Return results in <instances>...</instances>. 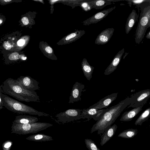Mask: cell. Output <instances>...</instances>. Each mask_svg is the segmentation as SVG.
Instances as JSON below:
<instances>
[{
	"label": "cell",
	"mask_w": 150,
	"mask_h": 150,
	"mask_svg": "<svg viewBox=\"0 0 150 150\" xmlns=\"http://www.w3.org/2000/svg\"><path fill=\"white\" fill-rule=\"evenodd\" d=\"M118 93H115L105 97L100 100L96 103L91 106L88 108L98 109L107 108L108 106L116 98Z\"/></svg>",
	"instance_id": "cell-12"
},
{
	"label": "cell",
	"mask_w": 150,
	"mask_h": 150,
	"mask_svg": "<svg viewBox=\"0 0 150 150\" xmlns=\"http://www.w3.org/2000/svg\"><path fill=\"white\" fill-rule=\"evenodd\" d=\"M107 109H98L94 108H88L82 109L81 115V119L87 118L89 120L91 118L97 121L100 117Z\"/></svg>",
	"instance_id": "cell-9"
},
{
	"label": "cell",
	"mask_w": 150,
	"mask_h": 150,
	"mask_svg": "<svg viewBox=\"0 0 150 150\" xmlns=\"http://www.w3.org/2000/svg\"><path fill=\"white\" fill-rule=\"evenodd\" d=\"M46 51L48 53H51L52 52V48L49 46L46 47L45 48Z\"/></svg>",
	"instance_id": "cell-32"
},
{
	"label": "cell",
	"mask_w": 150,
	"mask_h": 150,
	"mask_svg": "<svg viewBox=\"0 0 150 150\" xmlns=\"http://www.w3.org/2000/svg\"><path fill=\"white\" fill-rule=\"evenodd\" d=\"M17 45L19 46H22L25 43V41L22 39H20L17 42Z\"/></svg>",
	"instance_id": "cell-31"
},
{
	"label": "cell",
	"mask_w": 150,
	"mask_h": 150,
	"mask_svg": "<svg viewBox=\"0 0 150 150\" xmlns=\"http://www.w3.org/2000/svg\"><path fill=\"white\" fill-rule=\"evenodd\" d=\"M16 80L23 88L29 91H35L39 88L38 81L29 76H21Z\"/></svg>",
	"instance_id": "cell-8"
},
{
	"label": "cell",
	"mask_w": 150,
	"mask_h": 150,
	"mask_svg": "<svg viewBox=\"0 0 150 150\" xmlns=\"http://www.w3.org/2000/svg\"><path fill=\"white\" fill-rule=\"evenodd\" d=\"M3 46L4 48L6 50H9L11 47V45L8 42L5 41L3 44Z\"/></svg>",
	"instance_id": "cell-29"
},
{
	"label": "cell",
	"mask_w": 150,
	"mask_h": 150,
	"mask_svg": "<svg viewBox=\"0 0 150 150\" xmlns=\"http://www.w3.org/2000/svg\"><path fill=\"white\" fill-rule=\"evenodd\" d=\"M21 56L17 52H14L10 54L8 57L9 59L11 61H16L20 58Z\"/></svg>",
	"instance_id": "cell-27"
},
{
	"label": "cell",
	"mask_w": 150,
	"mask_h": 150,
	"mask_svg": "<svg viewBox=\"0 0 150 150\" xmlns=\"http://www.w3.org/2000/svg\"><path fill=\"white\" fill-rule=\"evenodd\" d=\"M82 110L78 109H69L57 114L55 117L59 122L65 123L81 119Z\"/></svg>",
	"instance_id": "cell-6"
},
{
	"label": "cell",
	"mask_w": 150,
	"mask_h": 150,
	"mask_svg": "<svg viewBox=\"0 0 150 150\" xmlns=\"http://www.w3.org/2000/svg\"><path fill=\"white\" fill-rule=\"evenodd\" d=\"M115 8V6L105 9L99 12L83 21L84 25L88 26L91 24L96 23L106 17L108 14Z\"/></svg>",
	"instance_id": "cell-10"
},
{
	"label": "cell",
	"mask_w": 150,
	"mask_h": 150,
	"mask_svg": "<svg viewBox=\"0 0 150 150\" xmlns=\"http://www.w3.org/2000/svg\"><path fill=\"white\" fill-rule=\"evenodd\" d=\"M81 65L82 69L85 76L88 80L90 81L92 77V74L94 67L89 64L85 58L83 59Z\"/></svg>",
	"instance_id": "cell-18"
},
{
	"label": "cell",
	"mask_w": 150,
	"mask_h": 150,
	"mask_svg": "<svg viewBox=\"0 0 150 150\" xmlns=\"http://www.w3.org/2000/svg\"><path fill=\"white\" fill-rule=\"evenodd\" d=\"M138 132L137 129H129L120 133L118 137L124 138H132L135 136Z\"/></svg>",
	"instance_id": "cell-23"
},
{
	"label": "cell",
	"mask_w": 150,
	"mask_h": 150,
	"mask_svg": "<svg viewBox=\"0 0 150 150\" xmlns=\"http://www.w3.org/2000/svg\"><path fill=\"white\" fill-rule=\"evenodd\" d=\"M91 0H81L78 4V6H80L85 11H88L92 8L91 4L90 3Z\"/></svg>",
	"instance_id": "cell-25"
},
{
	"label": "cell",
	"mask_w": 150,
	"mask_h": 150,
	"mask_svg": "<svg viewBox=\"0 0 150 150\" xmlns=\"http://www.w3.org/2000/svg\"><path fill=\"white\" fill-rule=\"evenodd\" d=\"M116 1L110 0H91L90 3L92 7V8L96 9H101L106 6L110 5L112 2Z\"/></svg>",
	"instance_id": "cell-22"
},
{
	"label": "cell",
	"mask_w": 150,
	"mask_h": 150,
	"mask_svg": "<svg viewBox=\"0 0 150 150\" xmlns=\"http://www.w3.org/2000/svg\"><path fill=\"white\" fill-rule=\"evenodd\" d=\"M1 86L4 93L19 100L27 102H40L39 97L36 92L25 89L16 79L8 78L4 81Z\"/></svg>",
	"instance_id": "cell-2"
},
{
	"label": "cell",
	"mask_w": 150,
	"mask_h": 150,
	"mask_svg": "<svg viewBox=\"0 0 150 150\" xmlns=\"http://www.w3.org/2000/svg\"><path fill=\"white\" fill-rule=\"evenodd\" d=\"M146 38L148 39H150V31L147 34Z\"/></svg>",
	"instance_id": "cell-35"
},
{
	"label": "cell",
	"mask_w": 150,
	"mask_h": 150,
	"mask_svg": "<svg viewBox=\"0 0 150 150\" xmlns=\"http://www.w3.org/2000/svg\"><path fill=\"white\" fill-rule=\"evenodd\" d=\"M150 27V20L149 21V23L148 24V25L147 26L146 28V30H147V29L148 28H149Z\"/></svg>",
	"instance_id": "cell-36"
},
{
	"label": "cell",
	"mask_w": 150,
	"mask_h": 150,
	"mask_svg": "<svg viewBox=\"0 0 150 150\" xmlns=\"http://www.w3.org/2000/svg\"><path fill=\"white\" fill-rule=\"evenodd\" d=\"M85 87L84 85L76 82L73 85L69 98V103H74L81 100V96Z\"/></svg>",
	"instance_id": "cell-11"
},
{
	"label": "cell",
	"mask_w": 150,
	"mask_h": 150,
	"mask_svg": "<svg viewBox=\"0 0 150 150\" xmlns=\"http://www.w3.org/2000/svg\"><path fill=\"white\" fill-rule=\"evenodd\" d=\"M150 116V107L146 109L140 115L135 121L136 125H141L142 123L147 120Z\"/></svg>",
	"instance_id": "cell-24"
},
{
	"label": "cell",
	"mask_w": 150,
	"mask_h": 150,
	"mask_svg": "<svg viewBox=\"0 0 150 150\" xmlns=\"http://www.w3.org/2000/svg\"><path fill=\"white\" fill-rule=\"evenodd\" d=\"M9 38V39H10V38H10V37H9V38Z\"/></svg>",
	"instance_id": "cell-40"
},
{
	"label": "cell",
	"mask_w": 150,
	"mask_h": 150,
	"mask_svg": "<svg viewBox=\"0 0 150 150\" xmlns=\"http://www.w3.org/2000/svg\"><path fill=\"white\" fill-rule=\"evenodd\" d=\"M124 48H123L119 51L115 56L110 64L105 70V75H108L110 74L116 69L124 52Z\"/></svg>",
	"instance_id": "cell-14"
},
{
	"label": "cell",
	"mask_w": 150,
	"mask_h": 150,
	"mask_svg": "<svg viewBox=\"0 0 150 150\" xmlns=\"http://www.w3.org/2000/svg\"><path fill=\"white\" fill-rule=\"evenodd\" d=\"M53 124L46 122H35L26 124L13 122L11 133L18 134H27L36 133L52 126Z\"/></svg>",
	"instance_id": "cell-4"
},
{
	"label": "cell",
	"mask_w": 150,
	"mask_h": 150,
	"mask_svg": "<svg viewBox=\"0 0 150 150\" xmlns=\"http://www.w3.org/2000/svg\"><path fill=\"white\" fill-rule=\"evenodd\" d=\"M38 121L36 117L27 115H19L16 116L13 122L21 124H26L36 122Z\"/></svg>",
	"instance_id": "cell-20"
},
{
	"label": "cell",
	"mask_w": 150,
	"mask_h": 150,
	"mask_svg": "<svg viewBox=\"0 0 150 150\" xmlns=\"http://www.w3.org/2000/svg\"><path fill=\"white\" fill-rule=\"evenodd\" d=\"M131 97H127L117 104L107 109L99 119L92 126L91 133L98 131L97 134H103L111 126L123 110L131 103Z\"/></svg>",
	"instance_id": "cell-1"
},
{
	"label": "cell",
	"mask_w": 150,
	"mask_h": 150,
	"mask_svg": "<svg viewBox=\"0 0 150 150\" xmlns=\"http://www.w3.org/2000/svg\"><path fill=\"white\" fill-rule=\"evenodd\" d=\"M117 126L114 124L107 129L102 135L100 144L103 146L114 136L117 128Z\"/></svg>",
	"instance_id": "cell-16"
},
{
	"label": "cell",
	"mask_w": 150,
	"mask_h": 150,
	"mask_svg": "<svg viewBox=\"0 0 150 150\" xmlns=\"http://www.w3.org/2000/svg\"><path fill=\"white\" fill-rule=\"evenodd\" d=\"M138 17V15L136 11L133 9L127 19L125 25V31L126 34H128L132 29L137 20Z\"/></svg>",
	"instance_id": "cell-19"
},
{
	"label": "cell",
	"mask_w": 150,
	"mask_h": 150,
	"mask_svg": "<svg viewBox=\"0 0 150 150\" xmlns=\"http://www.w3.org/2000/svg\"><path fill=\"white\" fill-rule=\"evenodd\" d=\"M12 142L10 141H8L3 144L2 145L3 150H9L12 145Z\"/></svg>",
	"instance_id": "cell-28"
},
{
	"label": "cell",
	"mask_w": 150,
	"mask_h": 150,
	"mask_svg": "<svg viewBox=\"0 0 150 150\" xmlns=\"http://www.w3.org/2000/svg\"><path fill=\"white\" fill-rule=\"evenodd\" d=\"M133 3L135 4H138L142 3L143 2L145 1V0H133L132 1Z\"/></svg>",
	"instance_id": "cell-33"
},
{
	"label": "cell",
	"mask_w": 150,
	"mask_h": 150,
	"mask_svg": "<svg viewBox=\"0 0 150 150\" xmlns=\"http://www.w3.org/2000/svg\"><path fill=\"white\" fill-rule=\"evenodd\" d=\"M14 38H13V40H14Z\"/></svg>",
	"instance_id": "cell-39"
},
{
	"label": "cell",
	"mask_w": 150,
	"mask_h": 150,
	"mask_svg": "<svg viewBox=\"0 0 150 150\" xmlns=\"http://www.w3.org/2000/svg\"><path fill=\"white\" fill-rule=\"evenodd\" d=\"M143 105H140L128 111H126L122 115L120 120L128 122L132 120L142 110Z\"/></svg>",
	"instance_id": "cell-17"
},
{
	"label": "cell",
	"mask_w": 150,
	"mask_h": 150,
	"mask_svg": "<svg viewBox=\"0 0 150 150\" xmlns=\"http://www.w3.org/2000/svg\"><path fill=\"white\" fill-rule=\"evenodd\" d=\"M85 33L84 30H76L71 33L67 35L62 40V44H68L73 42L80 38Z\"/></svg>",
	"instance_id": "cell-15"
},
{
	"label": "cell",
	"mask_w": 150,
	"mask_h": 150,
	"mask_svg": "<svg viewBox=\"0 0 150 150\" xmlns=\"http://www.w3.org/2000/svg\"><path fill=\"white\" fill-rule=\"evenodd\" d=\"M1 1H4V2H10V1H11V0H3V1L2 0V1L1 0Z\"/></svg>",
	"instance_id": "cell-37"
},
{
	"label": "cell",
	"mask_w": 150,
	"mask_h": 150,
	"mask_svg": "<svg viewBox=\"0 0 150 150\" xmlns=\"http://www.w3.org/2000/svg\"><path fill=\"white\" fill-rule=\"evenodd\" d=\"M2 22H3V20L1 19V18L0 19V25L2 23Z\"/></svg>",
	"instance_id": "cell-38"
},
{
	"label": "cell",
	"mask_w": 150,
	"mask_h": 150,
	"mask_svg": "<svg viewBox=\"0 0 150 150\" xmlns=\"http://www.w3.org/2000/svg\"><path fill=\"white\" fill-rule=\"evenodd\" d=\"M26 139L35 142H45L53 140L52 137L43 134H34L26 138Z\"/></svg>",
	"instance_id": "cell-21"
},
{
	"label": "cell",
	"mask_w": 150,
	"mask_h": 150,
	"mask_svg": "<svg viewBox=\"0 0 150 150\" xmlns=\"http://www.w3.org/2000/svg\"><path fill=\"white\" fill-rule=\"evenodd\" d=\"M114 29L108 28L102 31L97 36L95 41L96 44L104 45L108 43L113 35Z\"/></svg>",
	"instance_id": "cell-13"
},
{
	"label": "cell",
	"mask_w": 150,
	"mask_h": 150,
	"mask_svg": "<svg viewBox=\"0 0 150 150\" xmlns=\"http://www.w3.org/2000/svg\"><path fill=\"white\" fill-rule=\"evenodd\" d=\"M21 21L23 24L26 25L29 23V21L26 17H23L21 19Z\"/></svg>",
	"instance_id": "cell-30"
},
{
	"label": "cell",
	"mask_w": 150,
	"mask_h": 150,
	"mask_svg": "<svg viewBox=\"0 0 150 150\" xmlns=\"http://www.w3.org/2000/svg\"><path fill=\"white\" fill-rule=\"evenodd\" d=\"M132 101L127 108H135L140 105H144L150 98V89H147L140 91L131 97Z\"/></svg>",
	"instance_id": "cell-7"
},
{
	"label": "cell",
	"mask_w": 150,
	"mask_h": 150,
	"mask_svg": "<svg viewBox=\"0 0 150 150\" xmlns=\"http://www.w3.org/2000/svg\"><path fill=\"white\" fill-rule=\"evenodd\" d=\"M86 147L89 150H100L98 148L95 143L91 139H85Z\"/></svg>",
	"instance_id": "cell-26"
},
{
	"label": "cell",
	"mask_w": 150,
	"mask_h": 150,
	"mask_svg": "<svg viewBox=\"0 0 150 150\" xmlns=\"http://www.w3.org/2000/svg\"><path fill=\"white\" fill-rule=\"evenodd\" d=\"M0 96L4 106L8 110L19 114H28L38 116H49V115L38 111L31 107L23 103L0 92Z\"/></svg>",
	"instance_id": "cell-3"
},
{
	"label": "cell",
	"mask_w": 150,
	"mask_h": 150,
	"mask_svg": "<svg viewBox=\"0 0 150 150\" xmlns=\"http://www.w3.org/2000/svg\"><path fill=\"white\" fill-rule=\"evenodd\" d=\"M4 106V104L1 97L0 96V110L2 109Z\"/></svg>",
	"instance_id": "cell-34"
},
{
	"label": "cell",
	"mask_w": 150,
	"mask_h": 150,
	"mask_svg": "<svg viewBox=\"0 0 150 150\" xmlns=\"http://www.w3.org/2000/svg\"><path fill=\"white\" fill-rule=\"evenodd\" d=\"M150 20V5L144 8L140 14L139 22L136 30L135 40L139 44L145 35L146 28Z\"/></svg>",
	"instance_id": "cell-5"
}]
</instances>
